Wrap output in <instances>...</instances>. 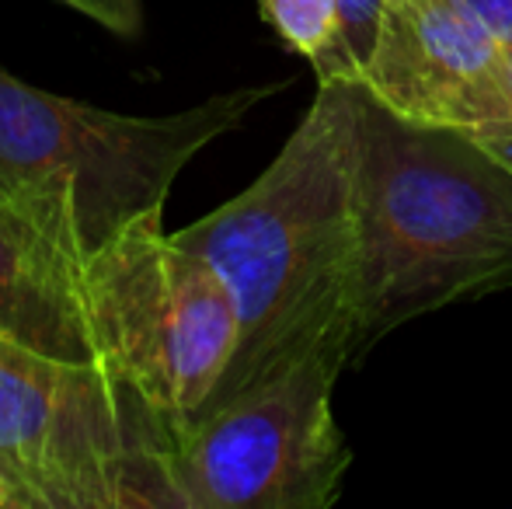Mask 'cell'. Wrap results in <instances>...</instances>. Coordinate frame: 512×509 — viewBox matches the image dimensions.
Masks as SVG:
<instances>
[{
  "label": "cell",
  "instance_id": "5b68a950",
  "mask_svg": "<svg viewBox=\"0 0 512 509\" xmlns=\"http://www.w3.org/2000/svg\"><path fill=\"white\" fill-rule=\"evenodd\" d=\"M81 286L105 367L178 436L234 363L241 311L230 283L150 210L81 258Z\"/></svg>",
  "mask_w": 512,
  "mask_h": 509
},
{
  "label": "cell",
  "instance_id": "9c48e42d",
  "mask_svg": "<svg viewBox=\"0 0 512 509\" xmlns=\"http://www.w3.org/2000/svg\"><path fill=\"white\" fill-rule=\"evenodd\" d=\"M262 18L297 56L314 67L317 84L342 81V11L338 0H258Z\"/></svg>",
  "mask_w": 512,
  "mask_h": 509
},
{
  "label": "cell",
  "instance_id": "30bf717a",
  "mask_svg": "<svg viewBox=\"0 0 512 509\" xmlns=\"http://www.w3.org/2000/svg\"><path fill=\"white\" fill-rule=\"evenodd\" d=\"M342 11V81L363 84L384 18V0H338Z\"/></svg>",
  "mask_w": 512,
  "mask_h": 509
},
{
  "label": "cell",
  "instance_id": "8fae6325",
  "mask_svg": "<svg viewBox=\"0 0 512 509\" xmlns=\"http://www.w3.org/2000/svg\"><path fill=\"white\" fill-rule=\"evenodd\" d=\"M60 4L98 21L119 39H136L143 32V0H60Z\"/></svg>",
  "mask_w": 512,
  "mask_h": 509
},
{
  "label": "cell",
  "instance_id": "8992f818",
  "mask_svg": "<svg viewBox=\"0 0 512 509\" xmlns=\"http://www.w3.org/2000/svg\"><path fill=\"white\" fill-rule=\"evenodd\" d=\"M349 349L321 346L234 398L192 415L175 436L182 509H331L352 450L335 419Z\"/></svg>",
  "mask_w": 512,
  "mask_h": 509
},
{
  "label": "cell",
  "instance_id": "7a4b0ae2",
  "mask_svg": "<svg viewBox=\"0 0 512 509\" xmlns=\"http://www.w3.org/2000/svg\"><path fill=\"white\" fill-rule=\"evenodd\" d=\"M359 300L352 363L450 304L512 290V161L460 129L359 109Z\"/></svg>",
  "mask_w": 512,
  "mask_h": 509
},
{
  "label": "cell",
  "instance_id": "4fadbf2b",
  "mask_svg": "<svg viewBox=\"0 0 512 509\" xmlns=\"http://www.w3.org/2000/svg\"><path fill=\"white\" fill-rule=\"evenodd\" d=\"M0 509H14V503H11V489H7L4 478H0Z\"/></svg>",
  "mask_w": 512,
  "mask_h": 509
},
{
  "label": "cell",
  "instance_id": "52a82bcc",
  "mask_svg": "<svg viewBox=\"0 0 512 509\" xmlns=\"http://www.w3.org/2000/svg\"><path fill=\"white\" fill-rule=\"evenodd\" d=\"M363 88L408 123L471 133L512 161L506 46L460 0H384Z\"/></svg>",
  "mask_w": 512,
  "mask_h": 509
},
{
  "label": "cell",
  "instance_id": "6da1fadb",
  "mask_svg": "<svg viewBox=\"0 0 512 509\" xmlns=\"http://www.w3.org/2000/svg\"><path fill=\"white\" fill-rule=\"evenodd\" d=\"M359 109L363 84L324 81L276 161L244 192L175 234L220 269L241 342L216 401L310 349L352 356L359 300Z\"/></svg>",
  "mask_w": 512,
  "mask_h": 509
},
{
  "label": "cell",
  "instance_id": "7c38bea8",
  "mask_svg": "<svg viewBox=\"0 0 512 509\" xmlns=\"http://www.w3.org/2000/svg\"><path fill=\"white\" fill-rule=\"evenodd\" d=\"M502 46H512V0H460Z\"/></svg>",
  "mask_w": 512,
  "mask_h": 509
},
{
  "label": "cell",
  "instance_id": "3957f363",
  "mask_svg": "<svg viewBox=\"0 0 512 509\" xmlns=\"http://www.w3.org/2000/svg\"><path fill=\"white\" fill-rule=\"evenodd\" d=\"M283 88L248 84L171 116H126L0 67V199L63 252L88 258L136 217L164 210L192 157Z\"/></svg>",
  "mask_w": 512,
  "mask_h": 509
},
{
  "label": "cell",
  "instance_id": "277c9868",
  "mask_svg": "<svg viewBox=\"0 0 512 509\" xmlns=\"http://www.w3.org/2000/svg\"><path fill=\"white\" fill-rule=\"evenodd\" d=\"M175 429L102 363L0 335V478L14 509H182Z\"/></svg>",
  "mask_w": 512,
  "mask_h": 509
},
{
  "label": "cell",
  "instance_id": "ba28073f",
  "mask_svg": "<svg viewBox=\"0 0 512 509\" xmlns=\"http://www.w3.org/2000/svg\"><path fill=\"white\" fill-rule=\"evenodd\" d=\"M0 335L56 360L102 363V339L81 286V258L63 252L0 199Z\"/></svg>",
  "mask_w": 512,
  "mask_h": 509
}]
</instances>
